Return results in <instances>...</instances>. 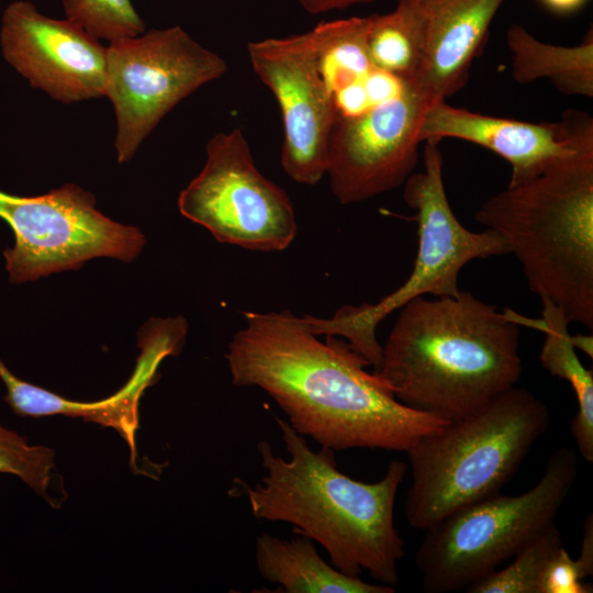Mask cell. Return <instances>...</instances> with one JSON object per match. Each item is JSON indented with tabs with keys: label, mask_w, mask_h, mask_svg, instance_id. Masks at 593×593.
Returning <instances> with one entry per match:
<instances>
[{
	"label": "cell",
	"mask_w": 593,
	"mask_h": 593,
	"mask_svg": "<svg viewBox=\"0 0 593 593\" xmlns=\"http://www.w3.org/2000/svg\"><path fill=\"white\" fill-rule=\"evenodd\" d=\"M0 219L14 235L13 245L3 251L14 284L76 270L97 257L130 262L146 244L139 228L102 214L94 197L74 183L35 197L0 190Z\"/></svg>",
	"instance_id": "cell-8"
},
{
	"label": "cell",
	"mask_w": 593,
	"mask_h": 593,
	"mask_svg": "<svg viewBox=\"0 0 593 593\" xmlns=\"http://www.w3.org/2000/svg\"><path fill=\"white\" fill-rule=\"evenodd\" d=\"M188 324L181 316L150 318L138 333L141 354L133 374L116 393L97 402H78L26 382L0 362V380L5 387L4 401L21 416L65 415L114 428L128 444L135 460V434L138 403L145 389L157 378V369L167 356L178 355L187 336Z\"/></svg>",
	"instance_id": "cell-15"
},
{
	"label": "cell",
	"mask_w": 593,
	"mask_h": 593,
	"mask_svg": "<svg viewBox=\"0 0 593 593\" xmlns=\"http://www.w3.org/2000/svg\"><path fill=\"white\" fill-rule=\"evenodd\" d=\"M549 10L571 13L579 10L588 0H540Z\"/></svg>",
	"instance_id": "cell-27"
},
{
	"label": "cell",
	"mask_w": 593,
	"mask_h": 593,
	"mask_svg": "<svg viewBox=\"0 0 593 593\" xmlns=\"http://www.w3.org/2000/svg\"><path fill=\"white\" fill-rule=\"evenodd\" d=\"M584 577L593 573V517L588 515L584 522L583 538L581 542L580 557L577 559Z\"/></svg>",
	"instance_id": "cell-26"
},
{
	"label": "cell",
	"mask_w": 593,
	"mask_h": 593,
	"mask_svg": "<svg viewBox=\"0 0 593 593\" xmlns=\"http://www.w3.org/2000/svg\"><path fill=\"white\" fill-rule=\"evenodd\" d=\"M474 219L501 234L529 289L593 328V131L537 177L483 202Z\"/></svg>",
	"instance_id": "cell-4"
},
{
	"label": "cell",
	"mask_w": 593,
	"mask_h": 593,
	"mask_svg": "<svg viewBox=\"0 0 593 593\" xmlns=\"http://www.w3.org/2000/svg\"><path fill=\"white\" fill-rule=\"evenodd\" d=\"M276 423L289 459L260 440L257 451L266 472L261 481L249 486L236 479L253 516L291 524L296 534L321 545L343 573L359 577L367 571L393 586L405 556V542L394 525V503L406 463L393 460L381 480L358 481L338 470L334 450L313 451L288 421L276 417Z\"/></svg>",
	"instance_id": "cell-2"
},
{
	"label": "cell",
	"mask_w": 593,
	"mask_h": 593,
	"mask_svg": "<svg viewBox=\"0 0 593 593\" xmlns=\"http://www.w3.org/2000/svg\"><path fill=\"white\" fill-rule=\"evenodd\" d=\"M427 109L405 82L400 94L334 120L326 175L342 204L363 202L405 183L418 161Z\"/></svg>",
	"instance_id": "cell-11"
},
{
	"label": "cell",
	"mask_w": 593,
	"mask_h": 593,
	"mask_svg": "<svg viewBox=\"0 0 593 593\" xmlns=\"http://www.w3.org/2000/svg\"><path fill=\"white\" fill-rule=\"evenodd\" d=\"M0 40L5 60L54 100L74 103L105 96L108 47L78 23L14 1L3 12Z\"/></svg>",
	"instance_id": "cell-13"
},
{
	"label": "cell",
	"mask_w": 593,
	"mask_h": 593,
	"mask_svg": "<svg viewBox=\"0 0 593 593\" xmlns=\"http://www.w3.org/2000/svg\"><path fill=\"white\" fill-rule=\"evenodd\" d=\"M437 139L424 142V169L405 181L404 202L416 211L417 253L405 282L376 304L345 305L331 318L305 315L315 335L344 338L377 369L382 359L378 325L389 314L418 296H455L458 277L471 260L510 254L505 238L486 228L472 232L457 219L446 195L443 156Z\"/></svg>",
	"instance_id": "cell-6"
},
{
	"label": "cell",
	"mask_w": 593,
	"mask_h": 593,
	"mask_svg": "<svg viewBox=\"0 0 593 593\" xmlns=\"http://www.w3.org/2000/svg\"><path fill=\"white\" fill-rule=\"evenodd\" d=\"M583 571L562 546L549 560L539 582V593H591L592 585L583 583Z\"/></svg>",
	"instance_id": "cell-24"
},
{
	"label": "cell",
	"mask_w": 593,
	"mask_h": 593,
	"mask_svg": "<svg viewBox=\"0 0 593 593\" xmlns=\"http://www.w3.org/2000/svg\"><path fill=\"white\" fill-rule=\"evenodd\" d=\"M549 412L516 385L478 411L422 436L405 452L409 525L426 530L449 514L499 493L546 432Z\"/></svg>",
	"instance_id": "cell-5"
},
{
	"label": "cell",
	"mask_w": 593,
	"mask_h": 593,
	"mask_svg": "<svg viewBox=\"0 0 593 593\" xmlns=\"http://www.w3.org/2000/svg\"><path fill=\"white\" fill-rule=\"evenodd\" d=\"M54 459L53 449L30 445L24 437L0 424V473L18 477L47 502H52L48 486Z\"/></svg>",
	"instance_id": "cell-23"
},
{
	"label": "cell",
	"mask_w": 593,
	"mask_h": 593,
	"mask_svg": "<svg viewBox=\"0 0 593 593\" xmlns=\"http://www.w3.org/2000/svg\"><path fill=\"white\" fill-rule=\"evenodd\" d=\"M368 49L373 66L410 82L419 61L418 19L406 0L384 14L369 15Z\"/></svg>",
	"instance_id": "cell-20"
},
{
	"label": "cell",
	"mask_w": 593,
	"mask_h": 593,
	"mask_svg": "<svg viewBox=\"0 0 593 593\" xmlns=\"http://www.w3.org/2000/svg\"><path fill=\"white\" fill-rule=\"evenodd\" d=\"M225 355L232 382L259 388L291 427L334 451H406L446 419L400 402L342 337L317 338L292 312H245Z\"/></svg>",
	"instance_id": "cell-1"
},
{
	"label": "cell",
	"mask_w": 593,
	"mask_h": 593,
	"mask_svg": "<svg viewBox=\"0 0 593 593\" xmlns=\"http://www.w3.org/2000/svg\"><path fill=\"white\" fill-rule=\"evenodd\" d=\"M542 317L537 326L545 333L539 359L552 376L570 382L578 401V411L570 430L581 457L593 461V372L585 368L575 354L570 322L553 303L541 300Z\"/></svg>",
	"instance_id": "cell-19"
},
{
	"label": "cell",
	"mask_w": 593,
	"mask_h": 593,
	"mask_svg": "<svg viewBox=\"0 0 593 593\" xmlns=\"http://www.w3.org/2000/svg\"><path fill=\"white\" fill-rule=\"evenodd\" d=\"M373 1L377 0H298L300 5L311 14H322Z\"/></svg>",
	"instance_id": "cell-25"
},
{
	"label": "cell",
	"mask_w": 593,
	"mask_h": 593,
	"mask_svg": "<svg viewBox=\"0 0 593 593\" xmlns=\"http://www.w3.org/2000/svg\"><path fill=\"white\" fill-rule=\"evenodd\" d=\"M66 18L110 43L145 32L131 0H61Z\"/></svg>",
	"instance_id": "cell-22"
},
{
	"label": "cell",
	"mask_w": 593,
	"mask_h": 593,
	"mask_svg": "<svg viewBox=\"0 0 593 593\" xmlns=\"http://www.w3.org/2000/svg\"><path fill=\"white\" fill-rule=\"evenodd\" d=\"M563 546L562 536L551 524L526 544L513 561L466 589L468 593H539L544 569Z\"/></svg>",
	"instance_id": "cell-21"
},
{
	"label": "cell",
	"mask_w": 593,
	"mask_h": 593,
	"mask_svg": "<svg viewBox=\"0 0 593 593\" xmlns=\"http://www.w3.org/2000/svg\"><path fill=\"white\" fill-rule=\"evenodd\" d=\"M259 574L287 593H393L388 584H373L343 573L320 556L315 542L303 535L290 540L261 534L255 541Z\"/></svg>",
	"instance_id": "cell-17"
},
{
	"label": "cell",
	"mask_w": 593,
	"mask_h": 593,
	"mask_svg": "<svg viewBox=\"0 0 593 593\" xmlns=\"http://www.w3.org/2000/svg\"><path fill=\"white\" fill-rule=\"evenodd\" d=\"M226 71L220 55L178 25L111 42L105 96L116 118L118 163L128 161L176 104Z\"/></svg>",
	"instance_id": "cell-9"
},
{
	"label": "cell",
	"mask_w": 593,
	"mask_h": 593,
	"mask_svg": "<svg viewBox=\"0 0 593 593\" xmlns=\"http://www.w3.org/2000/svg\"><path fill=\"white\" fill-rule=\"evenodd\" d=\"M399 311L374 372L403 404L454 421L519 381V324L511 310L460 291L418 296Z\"/></svg>",
	"instance_id": "cell-3"
},
{
	"label": "cell",
	"mask_w": 593,
	"mask_h": 593,
	"mask_svg": "<svg viewBox=\"0 0 593 593\" xmlns=\"http://www.w3.org/2000/svg\"><path fill=\"white\" fill-rule=\"evenodd\" d=\"M421 31L419 61L406 82L429 108L467 83L472 61L507 0H406Z\"/></svg>",
	"instance_id": "cell-16"
},
{
	"label": "cell",
	"mask_w": 593,
	"mask_h": 593,
	"mask_svg": "<svg viewBox=\"0 0 593 593\" xmlns=\"http://www.w3.org/2000/svg\"><path fill=\"white\" fill-rule=\"evenodd\" d=\"M577 474L575 451L559 448L530 490L515 496L497 493L427 528L415 558L424 591L467 589L496 570L555 523Z\"/></svg>",
	"instance_id": "cell-7"
},
{
	"label": "cell",
	"mask_w": 593,
	"mask_h": 593,
	"mask_svg": "<svg viewBox=\"0 0 593 593\" xmlns=\"http://www.w3.org/2000/svg\"><path fill=\"white\" fill-rule=\"evenodd\" d=\"M573 345L575 348H580L581 350H583L586 355L590 356V358L593 357V350H592V345H593V342H592V336H582V335H578V336H573Z\"/></svg>",
	"instance_id": "cell-28"
},
{
	"label": "cell",
	"mask_w": 593,
	"mask_h": 593,
	"mask_svg": "<svg viewBox=\"0 0 593 593\" xmlns=\"http://www.w3.org/2000/svg\"><path fill=\"white\" fill-rule=\"evenodd\" d=\"M512 77L517 83L547 78L567 96H593V31L582 42L561 46L541 42L523 25L512 24L506 32Z\"/></svg>",
	"instance_id": "cell-18"
},
{
	"label": "cell",
	"mask_w": 593,
	"mask_h": 593,
	"mask_svg": "<svg viewBox=\"0 0 593 593\" xmlns=\"http://www.w3.org/2000/svg\"><path fill=\"white\" fill-rule=\"evenodd\" d=\"M591 131L593 119L573 109L564 111L558 122L532 123L471 112L439 101L425 112L419 138L422 143L457 138L493 152L511 165L508 187H513L537 177Z\"/></svg>",
	"instance_id": "cell-14"
},
{
	"label": "cell",
	"mask_w": 593,
	"mask_h": 593,
	"mask_svg": "<svg viewBox=\"0 0 593 593\" xmlns=\"http://www.w3.org/2000/svg\"><path fill=\"white\" fill-rule=\"evenodd\" d=\"M247 52L255 74L281 111L284 172L301 184L318 183L327 171L335 110L310 32L254 41Z\"/></svg>",
	"instance_id": "cell-12"
},
{
	"label": "cell",
	"mask_w": 593,
	"mask_h": 593,
	"mask_svg": "<svg viewBox=\"0 0 593 593\" xmlns=\"http://www.w3.org/2000/svg\"><path fill=\"white\" fill-rule=\"evenodd\" d=\"M178 208L216 240L250 250H283L296 235L289 195L258 170L238 127L210 138L205 164L180 192Z\"/></svg>",
	"instance_id": "cell-10"
}]
</instances>
